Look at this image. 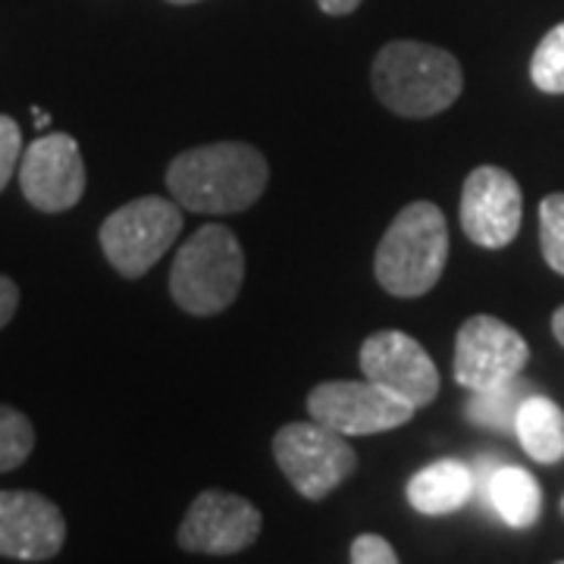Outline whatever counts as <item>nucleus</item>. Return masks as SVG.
Wrapping results in <instances>:
<instances>
[{
	"instance_id": "423d86ee",
	"label": "nucleus",
	"mask_w": 564,
	"mask_h": 564,
	"mask_svg": "<svg viewBox=\"0 0 564 564\" xmlns=\"http://www.w3.org/2000/svg\"><path fill=\"white\" fill-rule=\"evenodd\" d=\"M273 458L292 489L307 502H323L358 467V455L348 445V436L317 421L280 426V433L273 436Z\"/></svg>"
},
{
	"instance_id": "f03ea898",
	"label": "nucleus",
	"mask_w": 564,
	"mask_h": 564,
	"mask_svg": "<svg viewBox=\"0 0 564 564\" xmlns=\"http://www.w3.org/2000/svg\"><path fill=\"white\" fill-rule=\"evenodd\" d=\"M377 101L404 120H430L462 98L464 73L455 54L423 41H389L370 66Z\"/></svg>"
},
{
	"instance_id": "39448f33",
	"label": "nucleus",
	"mask_w": 564,
	"mask_h": 564,
	"mask_svg": "<svg viewBox=\"0 0 564 564\" xmlns=\"http://www.w3.org/2000/svg\"><path fill=\"white\" fill-rule=\"evenodd\" d=\"M182 226V204L176 198L144 195L117 207L101 223L98 239L107 263L126 280H139L176 245Z\"/></svg>"
},
{
	"instance_id": "dca6fc26",
	"label": "nucleus",
	"mask_w": 564,
	"mask_h": 564,
	"mask_svg": "<svg viewBox=\"0 0 564 564\" xmlns=\"http://www.w3.org/2000/svg\"><path fill=\"white\" fill-rule=\"evenodd\" d=\"M514 436L536 464L564 462V411L545 395H527L518 411Z\"/></svg>"
},
{
	"instance_id": "4468645a",
	"label": "nucleus",
	"mask_w": 564,
	"mask_h": 564,
	"mask_svg": "<svg viewBox=\"0 0 564 564\" xmlns=\"http://www.w3.org/2000/svg\"><path fill=\"white\" fill-rule=\"evenodd\" d=\"M470 499H474V467H467L458 458H440L426 464L408 484L411 508L430 518L462 511Z\"/></svg>"
},
{
	"instance_id": "412c9836",
	"label": "nucleus",
	"mask_w": 564,
	"mask_h": 564,
	"mask_svg": "<svg viewBox=\"0 0 564 564\" xmlns=\"http://www.w3.org/2000/svg\"><path fill=\"white\" fill-rule=\"evenodd\" d=\"M22 161V129L13 117L0 113V192L13 180Z\"/></svg>"
},
{
	"instance_id": "f8f14e48",
	"label": "nucleus",
	"mask_w": 564,
	"mask_h": 564,
	"mask_svg": "<svg viewBox=\"0 0 564 564\" xmlns=\"http://www.w3.org/2000/svg\"><path fill=\"white\" fill-rule=\"evenodd\" d=\"M361 373L389 392L402 395L417 411L436 402L440 395V370L414 336L402 329H380L361 345Z\"/></svg>"
},
{
	"instance_id": "20e7f679",
	"label": "nucleus",
	"mask_w": 564,
	"mask_h": 564,
	"mask_svg": "<svg viewBox=\"0 0 564 564\" xmlns=\"http://www.w3.org/2000/svg\"><path fill=\"white\" fill-rule=\"evenodd\" d=\"M245 251L229 226L210 223L188 236L170 270V295L192 317L223 314L239 299Z\"/></svg>"
},
{
	"instance_id": "0eeeda50",
	"label": "nucleus",
	"mask_w": 564,
	"mask_h": 564,
	"mask_svg": "<svg viewBox=\"0 0 564 564\" xmlns=\"http://www.w3.org/2000/svg\"><path fill=\"white\" fill-rule=\"evenodd\" d=\"M414 404L373 380H329L311 389L307 414L343 436L389 433L414 417Z\"/></svg>"
},
{
	"instance_id": "cd10ccee",
	"label": "nucleus",
	"mask_w": 564,
	"mask_h": 564,
	"mask_svg": "<svg viewBox=\"0 0 564 564\" xmlns=\"http://www.w3.org/2000/svg\"><path fill=\"white\" fill-rule=\"evenodd\" d=\"M562 518H564V499H562Z\"/></svg>"
},
{
	"instance_id": "bb28decb",
	"label": "nucleus",
	"mask_w": 564,
	"mask_h": 564,
	"mask_svg": "<svg viewBox=\"0 0 564 564\" xmlns=\"http://www.w3.org/2000/svg\"><path fill=\"white\" fill-rule=\"evenodd\" d=\"M166 3H176V7H188V3H202V0H166Z\"/></svg>"
},
{
	"instance_id": "9b49d317",
	"label": "nucleus",
	"mask_w": 564,
	"mask_h": 564,
	"mask_svg": "<svg viewBox=\"0 0 564 564\" xmlns=\"http://www.w3.org/2000/svg\"><path fill=\"white\" fill-rule=\"evenodd\" d=\"M263 518L245 496L226 489H204L182 518L176 540L185 552L236 555L258 543Z\"/></svg>"
},
{
	"instance_id": "aec40b11",
	"label": "nucleus",
	"mask_w": 564,
	"mask_h": 564,
	"mask_svg": "<svg viewBox=\"0 0 564 564\" xmlns=\"http://www.w3.org/2000/svg\"><path fill=\"white\" fill-rule=\"evenodd\" d=\"M540 248L549 270L564 276V192L540 202Z\"/></svg>"
},
{
	"instance_id": "6ab92c4d",
	"label": "nucleus",
	"mask_w": 564,
	"mask_h": 564,
	"mask_svg": "<svg viewBox=\"0 0 564 564\" xmlns=\"http://www.w3.org/2000/svg\"><path fill=\"white\" fill-rule=\"evenodd\" d=\"M32 448H35V426H32V421L17 408L0 404V474L22 467L29 462Z\"/></svg>"
},
{
	"instance_id": "6e6552de",
	"label": "nucleus",
	"mask_w": 564,
	"mask_h": 564,
	"mask_svg": "<svg viewBox=\"0 0 564 564\" xmlns=\"http://www.w3.org/2000/svg\"><path fill=\"white\" fill-rule=\"evenodd\" d=\"M530 364V345L527 339L492 314L467 317L455 339V383L467 392H480L502 386L524 373Z\"/></svg>"
},
{
	"instance_id": "9d476101",
	"label": "nucleus",
	"mask_w": 564,
	"mask_h": 564,
	"mask_svg": "<svg viewBox=\"0 0 564 564\" xmlns=\"http://www.w3.org/2000/svg\"><path fill=\"white\" fill-rule=\"evenodd\" d=\"M22 198L41 214H63L85 195V163L79 141L69 132L35 139L20 161Z\"/></svg>"
},
{
	"instance_id": "393cba45",
	"label": "nucleus",
	"mask_w": 564,
	"mask_h": 564,
	"mask_svg": "<svg viewBox=\"0 0 564 564\" xmlns=\"http://www.w3.org/2000/svg\"><path fill=\"white\" fill-rule=\"evenodd\" d=\"M552 333H555V339H558V345L564 348V304L552 314Z\"/></svg>"
},
{
	"instance_id": "ddd939ff",
	"label": "nucleus",
	"mask_w": 564,
	"mask_h": 564,
	"mask_svg": "<svg viewBox=\"0 0 564 564\" xmlns=\"http://www.w3.org/2000/svg\"><path fill=\"white\" fill-rule=\"evenodd\" d=\"M66 543V518L41 492L3 489L0 492V558L51 562Z\"/></svg>"
},
{
	"instance_id": "1a4fd4ad",
	"label": "nucleus",
	"mask_w": 564,
	"mask_h": 564,
	"mask_svg": "<svg viewBox=\"0 0 564 564\" xmlns=\"http://www.w3.org/2000/svg\"><path fill=\"white\" fill-rule=\"evenodd\" d=\"M524 220V195L502 166H477L462 188V229L477 248L499 251L511 245Z\"/></svg>"
},
{
	"instance_id": "5701e85b",
	"label": "nucleus",
	"mask_w": 564,
	"mask_h": 564,
	"mask_svg": "<svg viewBox=\"0 0 564 564\" xmlns=\"http://www.w3.org/2000/svg\"><path fill=\"white\" fill-rule=\"evenodd\" d=\"M17 307H20V285L0 273V329L13 321Z\"/></svg>"
},
{
	"instance_id": "f3484780",
	"label": "nucleus",
	"mask_w": 564,
	"mask_h": 564,
	"mask_svg": "<svg viewBox=\"0 0 564 564\" xmlns=\"http://www.w3.org/2000/svg\"><path fill=\"white\" fill-rule=\"evenodd\" d=\"M527 395H533V389L521 377H514L502 386H492V389L470 392V399L464 404V417L474 426L508 433V430H514L518 411L527 402Z\"/></svg>"
},
{
	"instance_id": "4be33fe9",
	"label": "nucleus",
	"mask_w": 564,
	"mask_h": 564,
	"mask_svg": "<svg viewBox=\"0 0 564 564\" xmlns=\"http://www.w3.org/2000/svg\"><path fill=\"white\" fill-rule=\"evenodd\" d=\"M351 562L355 564H395L399 562V552L392 549V543L380 536V533H361L355 536L351 543Z\"/></svg>"
},
{
	"instance_id": "b1692460",
	"label": "nucleus",
	"mask_w": 564,
	"mask_h": 564,
	"mask_svg": "<svg viewBox=\"0 0 564 564\" xmlns=\"http://www.w3.org/2000/svg\"><path fill=\"white\" fill-rule=\"evenodd\" d=\"M361 3L364 0H317V7H321L326 17H348V13H355Z\"/></svg>"
},
{
	"instance_id": "2eb2a0df",
	"label": "nucleus",
	"mask_w": 564,
	"mask_h": 564,
	"mask_svg": "<svg viewBox=\"0 0 564 564\" xmlns=\"http://www.w3.org/2000/svg\"><path fill=\"white\" fill-rule=\"evenodd\" d=\"M486 505L514 530H527L543 514V489L536 477L518 464H499L486 486Z\"/></svg>"
},
{
	"instance_id": "f257e3e1",
	"label": "nucleus",
	"mask_w": 564,
	"mask_h": 564,
	"mask_svg": "<svg viewBox=\"0 0 564 564\" xmlns=\"http://www.w3.org/2000/svg\"><path fill=\"white\" fill-rule=\"evenodd\" d=\"M270 166L248 141H214L182 151L166 170V188L192 214H239L258 202Z\"/></svg>"
},
{
	"instance_id": "a878e982",
	"label": "nucleus",
	"mask_w": 564,
	"mask_h": 564,
	"mask_svg": "<svg viewBox=\"0 0 564 564\" xmlns=\"http://www.w3.org/2000/svg\"><path fill=\"white\" fill-rule=\"evenodd\" d=\"M32 113H35V122H39V129L51 126V117H47V113H41V110H32Z\"/></svg>"
},
{
	"instance_id": "7ed1b4c3",
	"label": "nucleus",
	"mask_w": 564,
	"mask_h": 564,
	"mask_svg": "<svg viewBox=\"0 0 564 564\" xmlns=\"http://www.w3.org/2000/svg\"><path fill=\"white\" fill-rule=\"evenodd\" d=\"M448 263V220L433 202H411L395 214L377 245L373 273L389 295L421 299L443 280Z\"/></svg>"
},
{
	"instance_id": "a211bd4d",
	"label": "nucleus",
	"mask_w": 564,
	"mask_h": 564,
	"mask_svg": "<svg viewBox=\"0 0 564 564\" xmlns=\"http://www.w3.org/2000/svg\"><path fill=\"white\" fill-rule=\"evenodd\" d=\"M530 79L543 95H564V22L552 25L530 57Z\"/></svg>"
}]
</instances>
